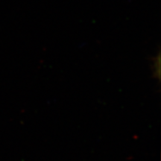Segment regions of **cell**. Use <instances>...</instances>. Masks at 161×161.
Here are the masks:
<instances>
[{
	"instance_id": "6da1fadb",
	"label": "cell",
	"mask_w": 161,
	"mask_h": 161,
	"mask_svg": "<svg viewBox=\"0 0 161 161\" xmlns=\"http://www.w3.org/2000/svg\"><path fill=\"white\" fill-rule=\"evenodd\" d=\"M152 68L153 72L155 75V78H158L157 76V72L158 73V75L160 76V54L158 52V55H155L152 59Z\"/></svg>"
}]
</instances>
